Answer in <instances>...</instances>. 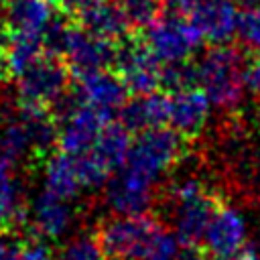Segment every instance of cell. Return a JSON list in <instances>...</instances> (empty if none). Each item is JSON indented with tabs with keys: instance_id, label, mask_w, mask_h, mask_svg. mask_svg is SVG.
<instances>
[{
	"instance_id": "1",
	"label": "cell",
	"mask_w": 260,
	"mask_h": 260,
	"mask_svg": "<svg viewBox=\"0 0 260 260\" xmlns=\"http://www.w3.org/2000/svg\"><path fill=\"white\" fill-rule=\"evenodd\" d=\"M187 156V138L177 130L156 126L136 134L124 165L104 185V203L112 215L146 213L156 185Z\"/></svg>"
},
{
	"instance_id": "2",
	"label": "cell",
	"mask_w": 260,
	"mask_h": 260,
	"mask_svg": "<svg viewBox=\"0 0 260 260\" xmlns=\"http://www.w3.org/2000/svg\"><path fill=\"white\" fill-rule=\"evenodd\" d=\"M248 63L240 47L230 43L211 45L195 63V81L213 106L236 110L244 100Z\"/></svg>"
},
{
	"instance_id": "3",
	"label": "cell",
	"mask_w": 260,
	"mask_h": 260,
	"mask_svg": "<svg viewBox=\"0 0 260 260\" xmlns=\"http://www.w3.org/2000/svg\"><path fill=\"white\" fill-rule=\"evenodd\" d=\"M169 215L173 223V234L183 246H197L203 240L209 217L219 203L217 195L209 189L205 179L195 173L177 177L167 193Z\"/></svg>"
},
{
	"instance_id": "4",
	"label": "cell",
	"mask_w": 260,
	"mask_h": 260,
	"mask_svg": "<svg viewBox=\"0 0 260 260\" xmlns=\"http://www.w3.org/2000/svg\"><path fill=\"white\" fill-rule=\"evenodd\" d=\"M165 228L148 213L112 215L95 230V240L108 258L142 260Z\"/></svg>"
},
{
	"instance_id": "5",
	"label": "cell",
	"mask_w": 260,
	"mask_h": 260,
	"mask_svg": "<svg viewBox=\"0 0 260 260\" xmlns=\"http://www.w3.org/2000/svg\"><path fill=\"white\" fill-rule=\"evenodd\" d=\"M16 100L20 106L53 108L71 89V71L57 55L43 53L16 77Z\"/></svg>"
},
{
	"instance_id": "6",
	"label": "cell",
	"mask_w": 260,
	"mask_h": 260,
	"mask_svg": "<svg viewBox=\"0 0 260 260\" xmlns=\"http://www.w3.org/2000/svg\"><path fill=\"white\" fill-rule=\"evenodd\" d=\"M142 41L162 65L191 61V57L201 47L203 37L189 18L160 12L158 18L144 28Z\"/></svg>"
},
{
	"instance_id": "7",
	"label": "cell",
	"mask_w": 260,
	"mask_h": 260,
	"mask_svg": "<svg viewBox=\"0 0 260 260\" xmlns=\"http://www.w3.org/2000/svg\"><path fill=\"white\" fill-rule=\"evenodd\" d=\"M112 69L122 77L134 95L150 93L160 87V61L148 51L142 37L128 35L114 45Z\"/></svg>"
},
{
	"instance_id": "8",
	"label": "cell",
	"mask_w": 260,
	"mask_h": 260,
	"mask_svg": "<svg viewBox=\"0 0 260 260\" xmlns=\"http://www.w3.org/2000/svg\"><path fill=\"white\" fill-rule=\"evenodd\" d=\"M250 242V225L244 211L232 203H217L205 228L201 244L211 260H236Z\"/></svg>"
},
{
	"instance_id": "9",
	"label": "cell",
	"mask_w": 260,
	"mask_h": 260,
	"mask_svg": "<svg viewBox=\"0 0 260 260\" xmlns=\"http://www.w3.org/2000/svg\"><path fill=\"white\" fill-rule=\"evenodd\" d=\"M114 45L116 43L100 39L73 22L59 57L65 61L73 77H81L100 69H110L114 63Z\"/></svg>"
},
{
	"instance_id": "10",
	"label": "cell",
	"mask_w": 260,
	"mask_h": 260,
	"mask_svg": "<svg viewBox=\"0 0 260 260\" xmlns=\"http://www.w3.org/2000/svg\"><path fill=\"white\" fill-rule=\"evenodd\" d=\"M75 79H77L75 91L79 100L91 110H95L106 122L116 118L124 108V104L128 102L130 91L116 71L100 69Z\"/></svg>"
},
{
	"instance_id": "11",
	"label": "cell",
	"mask_w": 260,
	"mask_h": 260,
	"mask_svg": "<svg viewBox=\"0 0 260 260\" xmlns=\"http://www.w3.org/2000/svg\"><path fill=\"white\" fill-rule=\"evenodd\" d=\"M187 18L211 45L230 43L238 32V0H187Z\"/></svg>"
},
{
	"instance_id": "12",
	"label": "cell",
	"mask_w": 260,
	"mask_h": 260,
	"mask_svg": "<svg viewBox=\"0 0 260 260\" xmlns=\"http://www.w3.org/2000/svg\"><path fill=\"white\" fill-rule=\"evenodd\" d=\"M26 221L39 238L55 242L71 232L75 223V209L71 201L61 199L43 189L26 209Z\"/></svg>"
},
{
	"instance_id": "13",
	"label": "cell",
	"mask_w": 260,
	"mask_h": 260,
	"mask_svg": "<svg viewBox=\"0 0 260 260\" xmlns=\"http://www.w3.org/2000/svg\"><path fill=\"white\" fill-rule=\"evenodd\" d=\"M211 102L199 85H189L169 95V124L183 138H197L209 120Z\"/></svg>"
},
{
	"instance_id": "14",
	"label": "cell",
	"mask_w": 260,
	"mask_h": 260,
	"mask_svg": "<svg viewBox=\"0 0 260 260\" xmlns=\"http://www.w3.org/2000/svg\"><path fill=\"white\" fill-rule=\"evenodd\" d=\"M73 18L83 30L112 43L130 35V24L118 0H95L83 10H79Z\"/></svg>"
},
{
	"instance_id": "15",
	"label": "cell",
	"mask_w": 260,
	"mask_h": 260,
	"mask_svg": "<svg viewBox=\"0 0 260 260\" xmlns=\"http://www.w3.org/2000/svg\"><path fill=\"white\" fill-rule=\"evenodd\" d=\"M120 124H124L130 132H142L148 128L162 126L169 122V95L156 91L134 95L124 104L118 114Z\"/></svg>"
},
{
	"instance_id": "16",
	"label": "cell",
	"mask_w": 260,
	"mask_h": 260,
	"mask_svg": "<svg viewBox=\"0 0 260 260\" xmlns=\"http://www.w3.org/2000/svg\"><path fill=\"white\" fill-rule=\"evenodd\" d=\"M43 189L67 201L77 199L83 191V183L77 171L75 156L61 150L49 152L43 162Z\"/></svg>"
},
{
	"instance_id": "17",
	"label": "cell",
	"mask_w": 260,
	"mask_h": 260,
	"mask_svg": "<svg viewBox=\"0 0 260 260\" xmlns=\"http://www.w3.org/2000/svg\"><path fill=\"white\" fill-rule=\"evenodd\" d=\"M55 10L57 6L51 0H8L4 18L10 32L41 37Z\"/></svg>"
},
{
	"instance_id": "18",
	"label": "cell",
	"mask_w": 260,
	"mask_h": 260,
	"mask_svg": "<svg viewBox=\"0 0 260 260\" xmlns=\"http://www.w3.org/2000/svg\"><path fill=\"white\" fill-rule=\"evenodd\" d=\"M24 189L14 173V165L0 158V230H12L26 221Z\"/></svg>"
},
{
	"instance_id": "19",
	"label": "cell",
	"mask_w": 260,
	"mask_h": 260,
	"mask_svg": "<svg viewBox=\"0 0 260 260\" xmlns=\"http://www.w3.org/2000/svg\"><path fill=\"white\" fill-rule=\"evenodd\" d=\"M132 138H130V130L124 124H116V122H106L91 152L95 154V158L110 171H118L130 150Z\"/></svg>"
},
{
	"instance_id": "20",
	"label": "cell",
	"mask_w": 260,
	"mask_h": 260,
	"mask_svg": "<svg viewBox=\"0 0 260 260\" xmlns=\"http://www.w3.org/2000/svg\"><path fill=\"white\" fill-rule=\"evenodd\" d=\"M0 158L8 160L10 165H18L24 160H35V150L30 144V136L22 120L14 114L6 120L0 128Z\"/></svg>"
},
{
	"instance_id": "21",
	"label": "cell",
	"mask_w": 260,
	"mask_h": 260,
	"mask_svg": "<svg viewBox=\"0 0 260 260\" xmlns=\"http://www.w3.org/2000/svg\"><path fill=\"white\" fill-rule=\"evenodd\" d=\"M45 53L41 37L30 35H14L10 32L4 49H2V61L6 65L8 77H16L20 71H24L32 61H37Z\"/></svg>"
},
{
	"instance_id": "22",
	"label": "cell",
	"mask_w": 260,
	"mask_h": 260,
	"mask_svg": "<svg viewBox=\"0 0 260 260\" xmlns=\"http://www.w3.org/2000/svg\"><path fill=\"white\" fill-rule=\"evenodd\" d=\"M130 28L144 30L160 14V0H118Z\"/></svg>"
},
{
	"instance_id": "23",
	"label": "cell",
	"mask_w": 260,
	"mask_h": 260,
	"mask_svg": "<svg viewBox=\"0 0 260 260\" xmlns=\"http://www.w3.org/2000/svg\"><path fill=\"white\" fill-rule=\"evenodd\" d=\"M197 85L195 81V63L179 61V63H162L160 65V87L171 91Z\"/></svg>"
},
{
	"instance_id": "24",
	"label": "cell",
	"mask_w": 260,
	"mask_h": 260,
	"mask_svg": "<svg viewBox=\"0 0 260 260\" xmlns=\"http://www.w3.org/2000/svg\"><path fill=\"white\" fill-rule=\"evenodd\" d=\"M57 260H104V252L95 236H77L63 246Z\"/></svg>"
},
{
	"instance_id": "25",
	"label": "cell",
	"mask_w": 260,
	"mask_h": 260,
	"mask_svg": "<svg viewBox=\"0 0 260 260\" xmlns=\"http://www.w3.org/2000/svg\"><path fill=\"white\" fill-rule=\"evenodd\" d=\"M238 37L246 49L260 55V6H250L238 20Z\"/></svg>"
},
{
	"instance_id": "26",
	"label": "cell",
	"mask_w": 260,
	"mask_h": 260,
	"mask_svg": "<svg viewBox=\"0 0 260 260\" xmlns=\"http://www.w3.org/2000/svg\"><path fill=\"white\" fill-rule=\"evenodd\" d=\"M179 240L173 232L162 230L160 236L154 240V244L150 246V250L146 252V256L142 260H177L181 248H179Z\"/></svg>"
},
{
	"instance_id": "27",
	"label": "cell",
	"mask_w": 260,
	"mask_h": 260,
	"mask_svg": "<svg viewBox=\"0 0 260 260\" xmlns=\"http://www.w3.org/2000/svg\"><path fill=\"white\" fill-rule=\"evenodd\" d=\"M16 260H57V258L47 240L35 238L16 246Z\"/></svg>"
},
{
	"instance_id": "28",
	"label": "cell",
	"mask_w": 260,
	"mask_h": 260,
	"mask_svg": "<svg viewBox=\"0 0 260 260\" xmlns=\"http://www.w3.org/2000/svg\"><path fill=\"white\" fill-rule=\"evenodd\" d=\"M246 87L260 100V55H256L248 63V73H246Z\"/></svg>"
},
{
	"instance_id": "29",
	"label": "cell",
	"mask_w": 260,
	"mask_h": 260,
	"mask_svg": "<svg viewBox=\"0 0 260 260\" xmlns=\"http://www.w3.org/2000/svg\"><path fill=\"white\" fill-rule=\"evenodd\" d=\"M59 10H63V12H67V14H71V16H75L79 10H83L85 6H89L91 2H95V0H51Z\"/></svg>"
},
{
	"instance_id": "30",
	"label": "cell",
	"mask_w": 260,
	"mask_h": 260,
	"mask_svg": "<svg viewBox=\"0 0 260 260\" xmlns=\"http://www.w3.org/2000/svg\"><path fill=\"white\" fill-rule=\"evenodd\" d=\"M0 260H16V246L0 230Z\"/></svg>"
},
{
	"instance_id": "31",
	"label": "cell",
	"mask_w": 260,
	"mask_h": 260,
	"mask_svg": "<svg viewBox=\"0 0 260 260\" xmlns=\"http://www.w3.org/2000/svg\"><path fill=\"white\" fill-rule=\"evenodd\" d=\"M177 260H211L207 254H199V252H193V250H187V252H179Z\"/></svg>"
},
{
	"instance_id": "32",
	"label": "cell",
	"mask_w": 260,
	"mask_h": 260,
	"mask_svg": "<svg viewBox=\"0 0 260 260\" xmlns=\"http://www.w3.org/2000/svg\"><path fill=\"white\" fill-rule=\"evenodd\" d=\"M8 37H10V30H8L6 18L0 14V53H2V49H4V45H6V41H8Z\"/></svg>"
},
{
	"instance_id": "33",
	"label": "cell",
	"mask_w": 260,
	"mask_h": 260,
	"mask_svg": "<svg viewBox=\"0 0 260 260\" xmlns=\"http://www.w3.org/2000/svg\"><path fill=\"white\" fill-rule=\"evenodd\" d=\"M256 185H258V197H260V152L256 154Z\"/></svg>"
},
{
	"instance_id": "34",
	"label": "cell",
	"mask_w": 260,
	"mask_h": 260,
	"mask_svg": "<svg viewBox=\"0 0 260 260\" xmlns=\"http://www.w3.org/2000/svg\"><path fill=\"white\" fill-rule=\"evenodd\" d=\"M240 2L246 4L248 8H250V6H260V0H240Z\"/></svg>"
},
{
	"instance_id": "35",
	"label": "cell",
	"mask_w": 260,
	"mask_h": 260,
	"mask_svg": "<svg viewBox=\"0 0 260 260\" xmlns=\"http://www.w3.org/2000/svg\"><path fill=\"white\" fill-rule=\"evenodd\" d=\"M106 260H116V258H106Z\"/></svg>"
}]
</instances>
